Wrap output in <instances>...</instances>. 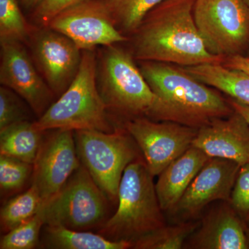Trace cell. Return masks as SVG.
I'll list each match as a JSON object with an SVG mask.
<instances>
[{"instance_id": "obj_1", "label": "cell", "mask_w": 249, "mask_h": 249, "mask_svg": "<svg viewBox=\"0 0 249 249\" xmlns=\"http://www.w3.org/2000/svg\"><path fill=\"white\" fill-rule=\"evenodd\" d=\"M196 0H165L144 18L132 35V55L139 61L183 67L222 63L210 53L193 16Z\"/></svg>"}, {"instance_id": "obj_2", "label": "cell", "mask_w": 249, "mask_h": 249, "mask_svg": "<svg viewBox=\"0 0 249 249\" xmlns=\"http://www.w3.org/2000/svg\"><path fill=\"white\" fill-rule=\"evenodd\" d=\"M140 69L158 98L154 121H170L199 129L234 112L229 103L183 67L142 61Z\"/></svg>"}, {"instance_id": "obj_3", "label": "cell", "mask_w": 249, "mask_h": 249, "mask_svg": "<svg viewBox=\"0 0 249 249\" xmlns=\"http://www.w3.org/2000/svg\"><path fill=\"white\" fill-rule=\"evenodd\" d=\"M96 70L95 49L83 51L81 64L74 79L58 99L34 122L36 128L42 132L54 129L114 131L98 91Z\"/></svg>"}, {"instance_id": "obj_4", "label": "cell", "mask_w": 249, "mask_h": 249, "mask_svg": "<svg viewBox=\"0 0 249 249\" xmlns=\"http://www.w3.org/2000/svg\"><path fill=\"white\" fill-rule=\"evenodd\" d=\"M153 176L145 162L137 160L124 170L118 195V208L99 233L113 241L133 243L165 226Z\"/></svg>"}, {"instance_id": "obj_5", "label": "cell", "mask_w": 249, "mask_h": 249, "mask_svg": "<svg viewBox=\"0 0 249 249\" xmlns=\"http://www.w3.org/2000/svg\"><path fill=\"white\" fill-rule=\"evenodd\" d=\"M113 45L97 57L98 91L108 111L124 117L154 120L158 98L134 63L132 54Z\"/></svg>"}, {"instance_id": "obj_6", "label": "cell", "mask_w": 249, "mask_h": 249, "mask_svg": "<svg viewBox=\"0 0 249 249\" xmlns=\"http://www.w3.org/2000/svg\"><path fill=\"white\" fill-rule=\"evenodd\" d=\"M77 154L108 200L118 202L119 186L125 168L137 159V148L128 132L94 129L73 132Z\"/></svg>"}, {"instance_id": "obj_7", "label": "cell", "mask_w": 249, "mask_h": 249, "mask_svg": "<svg viewBox=\"0 0 249 249\" xmlns=\"http://www.w3.org/2000/svg\"><path fill=\"white\" fill-rule=\"evenodd\" d=\"M107 196L80 165L60 191L42 205L40 213L45 225L61 226L78 231H88L107 220Z\"/></svg>"}, {"instance_id": "obj_8", "label": "cell", "mask_w": 249, "mask_h": 249, "mask_svg": "<svg viewBox=\"0 0 249 249\" xmlns=\"http://www.w3.org/2000/svg\"><path fill=\"white\" fill-rule=\"evenodd\" d=\"M193 16L210 53L240 54L249 42V7L245 0H196Z\"/></svg>"}, {"instance_id": "obj_9", "label": "cell", "mask_w": 249, "mask_h": 249, "mask_svg": "<svg viewBox=\"0 0 249 249\" xmlns=\"http://www.w3.org/2000/svg\"><path fill=\"white\" fill-rule=\"evenodd\" d=\"M63 34L82 51L127 40L116 27L108 0H85L54 16L46 26Z\"/></svg>"}, {"instance_id": "obj_10", "label": "cell", "mask_w": 249, "mask_h": 249, "mask_svg": "<svg viewBox=\"0 0 249 249\" xmlns=\"http://www.w3.org/2000/svg\"><path fill=\"white\" fill-rule=\"evenodd\" d=\"M124 127L142 150L153 177L160 175L193 145L198 130L178 123L147 117L130 119Z\"/></svg>"}, {"instance_id": "obj_11", "label": "cell", "mask_w": 249, "mask_h": 249, "mask_svg": "<svg viewBox=\"0 0 249 249\" xmlns=\"http://www.w3.org/2000/svg\"><path fill=\"white\" fill-rule=\"evenodd\" d=\"M53 131L49 137H44L31 177V184L38 190L43 204L60 191L81 165L73 131Z\"/></svg>"}, {"instance_id": "obj_12", "label": "cell", "mask_w": 249, "mask_h": 249, "mask_svg": "<svg viewBox=\"0 0 249 249\" xmlns=\"http://www.w3.org/2000/svg\"><path fill=\"white\" fill-rule=\"evenodd\" d=\"M30 40L34 59L54 94L60 96L76 77L83 51L67 36L47 27L34 33Z\"/></svg>"}, {"instance_id": "obj_13", "label": "cell", "mask_w": 249, "mask_h": 249, "mask_svg": "<svg viewBox=\"0 0 249 249\" xmlns=\"http://www.w3.org/2000/svg\"><path fill=\"white\" fill-rule=\"evenodd\" d=\"M1 42L0 83L20 96L39 118L52 104L53 91L21 42Z\"/></svg>"}, {"instance_id": "obj_14", "label": "cell", "mask_w": 249, "mask_h": 249, "mask_svg": "<svg viewBox=\"0 0 249 249\" xmlns=\"http://www.w3.org/2000/svg\"><path fill=\"white\" fill-rule=\"evenodd\" d=\"M240 167L231 160L209 158L174 209L175 213L193 217L212 201L229 200Z\"/></svg>"}, {"instance_id": "obj_15", "label": "cell", "mask_w": 249, "mask_h": 249, "mask_svg": "<svg viewBox=\"0 0 249 249\" xmlns=\"http://www.w3.org/2000/svg\"><path fill=\"white\" fill-rule=\"evenodd\" d=\"M193 145L210 158L231 160L242 166L249 163V124L234 111L198 129Z\"/></svg>"}, {"instance_id": "obj_16", "label": "cell", "mask_w": 249, "mask_h": 249, "mask_svg": "<svg viewBox=\"0 0 249 249\" xmlns=\"http://www.w3.org/2000/svg\"><path fill=\"white\" fill-rule=\"evenodd\" d=\"M209 158L200 149L192 145L159 175L155 188L162 211H174Z\"/></svg>"}, {"instance_id": "obj_17", "label": "cell", "mask_w": 249, "mask_h": 249, "mask_svg": "<svg viewBox=\"0 0 249 249\" xmlns=\"http://www.w3.org/2000/svg\"><path fill=\"white\" fill-rule=\"evenodd\" d=\"M194 245L203 249H246L248 241L242 224L227 208L208 217L195 237Z\"/></svg>"}, {"instance_id": "obj_18", "label": "cell", "mask_w": 249, "mask_h": 249, "mask_svg": "<svg viewBox=\"0 0 249 249\" xmlns=\"http://www.w3.org/2000/svg\"><path fill=\"white\" fill-rule=\"evenodd\" d=\"M39 246L53 249H126L132 244L113 241L101 234L88 231L73 230L61 226L45 225Z\"/></svg>"}, {"instance_id": "obj_19", "label": "cell", "mask_w": 249, "mask_h": 249, "mask_svg": "<svg viewBox=\"0 0 249 249\" xmlns=\"http://www.w3.org/2000/svg\"><path fill=\"white\" fill-rule=\"evenodd\" d=\"M192 76L232 99L249 106V75L222 63L183 67Z\"/></svg>"}, {"instance_id": "obj_20", "label": "cell", "mask_w": 249, "mask_h": 249, "mask_svg": "<svg viewBox=\"0 0 249 249\" xmlns=\"http://www.w3.org/2000/svg\"><path fill=\"white\" fill-rule=\"evenodd\" d=\"M45 132L36 129L30 121L12 124L0 131V155L34 164Z\"/></svg>"}, {"instance_id": "obj_21", "label": "cell", "mask_w": 249, "mask_h": 249, "mask_svg": "<svg viewBox=\"0 0 249 249\" xmlns=\"http://www.w3.org/2000/svg\"><path fill=\"white\" fill-rule=\"evenodd\" d=\"M38 190L31 184L30 188L10 199L1 207L0 222L1 230L9 232L34 217L42 206Z\"/></svg>"}, {"instance_id": "obj_22", "label": "cell", "mask_w": 249, "mask_h": 249, "mask_svg": "<svg viewBox=\"0 0 249 249\" xmlns=\"http://www.w3.org/2000/svg\"><path fill=\"white\" fill-rule=\"evenodd\" d=\"M165 0H108L117 29L133 34L146 15Z\"/></svg>"}, {"instance_id": "obj_23", "label": "cell", "mask_w": 249, "mask_h": 249, "mask_svg": "<svg viewBox=\"0 0 249 249\" xmlns=\"http://www.w3.org/2000/svg\"><path fill=\"white\" fill-rule=\"evenodd\" d=\"M196 224L185 223L157 229L141 237L132 245L137 249H179L196 229Z\"/></svg>"}, {"instance_id": "obj_24", "label": "cell", "mask_w": 249, "mask_h": 249, "mask_svg": "<svg viewBox=\"0 0 249 249\" xmlns=\"http://www.w3.org/2000/svg\"><path fill=\"white\" fill-rule=\"evenodd\" d=\"M31 34L18 0H0V41L29 43Z\"/></svg>"}, {"instance_id": "obj_25", "label": "cell", "mask_w": 249, "mask_h": 249, "mask_svg": "<svg viewBox=\"0 0 249 249\" xmlns=\"http://www.w3.org/2000/svg\"><path fill=\"white\" fill-rule=\"evenodd\" d=\"M45 223L40 212L21 225L6 232L0 241L1 249H33L39 246Z\"/></svg>"}, {"instance_id": "obj_26", "label": "cell", "mask_w": 249, "mask_h": 249, "mask_svg": "<svg viewBox=\"0 0 249 249\" xmlns=\"http://www.w3.org/2000/svg\"><path fill=\"white\" fill-rule=\"evenodd\" d=\"M34 164L0 155V188L2 194L20 190L32 177Z\"/></svg>"}, {"instance_id": "obj_27", "label": "cell", "mask_w": 249, "mask_h": 249, "mask_svg": "<svg viewBox=\"0 0 249 249\" xmlns=\"http://www.w3.org/2000/svg\"><path fill=\"white\" fill-rule=\"evenodd\" d=\"M19 97L9 88H0V131L18 123L29 121L27 109Z\"/></svg>"}, {"instance_id": "obj_28", "label": "cell", "mask_w": 249, "mask_h": 249, "mask_svg": "<svg viewBox=\"0 0 249 249\" xmlns=\"http://www.w3.org/2000/svg\"><path fill=\"white\" fill-rule=\"evenodd\" d=\"M231 198L235 210L249 214V163L240 167Z\"/></svg>"}, {"instance_id": "obj_29", "label": "cell", "mask_w": 249, "mask_h": 249, "mask_svg": "<svg viewBox=\"0 0 249 249\" xmlns=\"http://www.w3.org/2000/svg\"><path fill=\"white\" fill-rule=\"evenodd\" d=\"M85 0H43L33 12V18L41 27H46L49 21L59 13L79 4Z\"/></svg>"}, {"instance_id": "obj_30", "label": "cell", "mask_w": 249, "mask_h": 249, "mask_svg": "<svg viewBox=\"0 0 249 249\" xmlns=\"http://www.w3.org/2000/svg\"><path fill=\"white\" fill-rule=\"evenodd\" d=\"M222 65L228 68L239 70L249 75V57L243 56L241 54L225 57Z\"/></svg>"}, {"instance_id": "obj_31", "label": "cell", "mask_w": 249, "mask_h": 249, "mask_svg": "<svg viewBox=\"0 0 249 249\" xmlns=\"http://www.w3.org/2000/svg\"><path fill=\"white\" fill-rule=\"evenodd\" d=\"M229 103L233 110L240 114L245 119L247 124H249V106L245 104V103L235 101L232 98L229 101Z\"/></svg>"}, {"instance_id": "obj_32", "label": "cell", "mask_w": 249, "mask_h": 249, "mask_svg": "<svg viewBox=\"0 0 249 249\" xmlns=\"http://www.w3.org/2000/svg\"><path fill=\"white\" fill-rule=\"evenodd\" d=\"M43 0H19V2L23 7L27 9H34L40 4Z\"/></svg>"}, {"instance_id": "obj_33", "label": "cell", "mask_w": 249, "mask_h": 249, "mask_svg": "<svg viewBox=\"0 0 249 249\" xmlns=\"http://www.w3.org/2000/svg\"><path fill=\"white\" fill-rule=\"evenodd\" d=\"M245 2L247 3V4L248 5V6L249 7V0H245Z\"/></svg>"}]
</instances>
